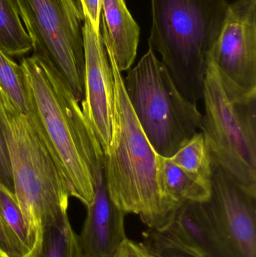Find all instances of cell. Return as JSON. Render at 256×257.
<instances>
[{
    "label": "cell",
    "instance_id": "cell-24",
    "mask_svg": "<svg viewBox=\"0 0 256 257\" xmlns=\"http://www.w3.org/2000/svg\"><path fill=\"white\" fill-rule=\"evenodd\" d=\"M0 257H3V256H2L1 255H0Z\"/></svg>",
    "mask_w": 256,
    "mask_h": 257
},
{
    "label": "cell",
    "instance_id": "cell-1",
    "mask_svg": "<svg viewBox=\"0 0 256 257\" xmlns=\"http://www.w3.org/2000/svg\"><path fill=\"white\" fill-rule=\"evenodd\" d=\"M21 66L28 99L27 115L66 177L71 196L93 202L95 177L105 165L102 146L69 86L36 56Z\"/></svg>",
    "mask_w": 256,
    "mask_h": 257
},
{
    "label": "cell",
    "instance_id": "cell-4",
    "mask_svg": "<svg viewBox=\"0 0 256 257\" xmlns=\"http://www.w3.org/2000/svg\"><path fill=\"white\" fill-rule=\"evenodd\" d=\"M149 49L158 52L185 97L202 99L210 52L228 11L226 0H151Z\"/></svg>",
    "mask_w": 256,
    "mask_h": 257
},
{
    "label": "cell",
    "instance_id": "cell-17",
    "mask_svg": "<svg viewBox=\"0 0 256 257\" xmlns=\"http://www.w3.org/2000/svg\"><path fill=\"white\" fill-rule=\"evenodd\" d=\"M170 159L186 172L205 182L211 183V157L201 132L195 133Z\"/></svg>",
    "mask_w": 256,
    "mask_h": 257
},
{
    "label": "cell",
    "instance_id": "cell-23",
    "mask_svg": "<svg viewBox=\"0 0 256 257\" xmlns=\"http://www.w3.org/2000/svg\"><path fill=\"white\" fill-rule=\"evenodd\" d=\"M150 253L152 257H194L192 255L174 249H166Z\"/></svg>",
    "mask_w": 256,
    "mask_h": 257
},
{
    "label": "cell",
    "instance_id": "cell-12",
    "mask_svg": "<svg viewBox=\"0 0 256 257\" xmlns=\"http://www.w3.org/2000/svg\"><path fill=\"white\" fill-rule=\"evenodd\" d=\"M100 32L119 71L122 73L129 70L136 58L141 30L127 9L126 0H102Z\"/></svg>",
    "mask_w": 256,
    "mask_h": 257
},
{
    "label": "cell",
    "instance_id": "cell-19",
    "mask_svg": "<svg viewBox=\"0 0 256 257\" xmlns=\"http://www.w3.org/2000/svg\"><path fill=\"white\" fill-rule=\"evenodd\" d=\"M84 18L88 20L93 30L100 33L102 0H78Z\"/></svg>",
    "mask_w": 256,
    "mask_h": 257
},
{
    "label": "cell",
    "instance_id": "cell-3",
    "mask_svg": "<svg viewBox=\"0 0 256 257\" xmlns=\"http://www.w3.org/2000/svg\"><path fill=\"white\" fill-rule=\"evenodd\" d=\"M0 130L9 153L14 193L38 254L45 226L69 217V184L28 116L15 108L1 88Z\"/></svg>",
    "mask_w": 256,
    "mask_h": 257
},
{
    "label": "cell",
    "instance_id": "cell-13",
    "mask_svg": "<svg viewBox=\"0 0 256 257\" xmlns=\"http://www.w3.org/2000/svg\"><path fill=\"white\" fill-rule=\"evenodd\" d=\"M160 181L165 194L177 207L184 202H205L211 194V183L186 172L170 158L159 155Z\"/></svg>",
    "mask_w": 256,
    "mask_h": 257
},
{
    "label": "cell",
    "instance_id": "cell-14",
    "mask_svg": "<svg viewBox=\"0 0 256 257\" xmlns=\"http://www.w3.org/2000/svg\"><path fill=\"white\" fill-rule=\"evenodd\" d=\"M0 217L3 226L21 257H36L37 249L13 192L0 184Z\"/></svg>",
    "mask_w": 256,
    "mask_h": 257
},
{
    "label": "cell",
    "instance_id": "cell-21",
    "mask_svg": "<svg viewBox=\"0 0 256 257\" xmlns=\"http://www.w3.org/2000/svg\"><path fill=\"white\" fill-rule=\"evenodd\" d=\"M112 257H152V254L144 244L126 238Z\"/></svg>",
    "mask_w": 256,
    "mask_h": 257
},
{
    "label": "cell",
    "instance_id": "cell-15",
    "mask_svg": "<svg viewBox=\"0 0 256 257\" xmlns=\"http://www.w3.org/2000/svg\"><path fill=\"white\" fill-rule=\"evenodd\" d=\"M33 50L32 40L11 0H0V51L11 57Z\"/></svg>",
    "mask_w": 256,
    "mask_h": 257
},
{
    "label": "cell",
    "instance_id": "cell-8",
    "mask_svg": "<svg viewBox=\"0 0 256 257\" xmlns=\"http://www.w3.org/2000/svg\"><path fill=\"white\" fill-rule=\"evenodd\" d=\"M210 182L211 194L205 203L213 257H256V191L213 160Z\"/></svg>",
    "mask_w": 256,
    "mask_h": 257
},
{
    "label": "cell",
    "instance_id": "cell-2",
    "mask_svg": "<svg viewBox=\"0 0 256 257\" xmlns=\"http://www.w3.org/2000/svg\"><path fill=\"white\" fill-rule=\"evenodd\" d=\"M105 47L114 81L111 142L105 154L108 192L111 200L125 214H137L149 229L162 230L172 221L179 207L164 191L159 154L137 120L111 50Z\"/></svg>",
    "mask_w": 256,
    "mask_h": 257
},
{
    "label": "cell",
    "instance_id": "cell-5",
    "mask_svg": "<svg viewBox=\"0 0 256 257\" xmlns=\"http://www.w3.org/2000/svg\"><path fill=\"white\" fill-rule=\"evenodd\" d=\"M202 99L201 132L212 160L256 191V89L239 87L209 59Z\"/></svg>",
    "mask_w": 256,
    "mask_h": 257
},
{
    "label": "cell",
    "instance_id": "cell-11",
    "mask_svg": "<svg viewBox=\"0 0 256 257\" xmlns=\"http://www.w3.org/2000/svg\"><path fill=\"white\" fill-rule=\"evenodd\" d=\"M79 238L82 257H112L127 237L125 230L126 214L111 200L107 187L105 165L95 177L93 202Z\"/></svg>",
    "mask_w": 256,
    "mask_h": 257
},
{
    "label": "cell",
    "instance_id": "cell-9",
    "mask_svg": "<svg viewBox=\"0 0 256 257\" xmlns=\"http://www.w3.org/2000/svg\"><path fill=\"white\" fill-rule=\"evenodd\" d=\"M209 59L239 87L256 89V0H236L228 5Z\"/></svg>",
    "mask_w": 256,
    "mask_h": 257
},
{
    "label": "cell",
    "instance_id": "cell-10",
    "mask_svg": "<svg viewBox=\"0 0 256 257\" xmlns=\"http://www.w3.org/2000/svg\"><path fill=\"white\" fill-rule=\"evenodd\" d=\"M83 40L85 70L81 107L105 154L109 148L112 130L114 75L101 32L96 33L86 18L83 24Z\"/></svg>",
    "mask_w": 256,
    "mask_h": 257
},
{
    "label": "cell",
    "instance_id": "cell-7",
    "mask_svg": "<svg viewBox=\"0 0 256 257\" xmlns=\"http://www.w3.org/2000/svg\"><path fill=\"white\" fill-rule=\"evenodd\" d=\"M25 24L33 55L48 63L78 102L84 96L82 12L75 0H11Z\"/></svg>",
    "mask_w": 256,
    "mask_h": 257
},
{
    "label": "cell",
    "instance_id": "cell-16",
    "mask_svg": "<svg viewBox=\"0 0 256 257\" xmlns=\"http://www.w3.org/2000/svg\"><path fill=\"white\" fill-rule=\"evenodd\" d=\"M36 257H82L78 235L69 217L45 226Z\"/></svg>",
    "mask_w": 256,
    "mask_h": 257
},
{
    "label": "cell",
    "instance_id": "cell-22",
    "mask_svg": "<svg viewBox=\"0 0 256 257\" xmlns=\"http://www.w3.org/2000/svg\"><path fill=\"white\" fill-rule=\"evenodd\" d=\"M0 255L3 257H21L11 242L0 217Z\"/></svg>",
    "mask_w": 256,
    "mask_h": 257
},
{
    "label": "cell",
    "instance_id": "cell-18",
    "mask_svg": "<svg viewBox=\"0 0 256 257\" xmlns=\"http://www.w3.org/2000/svg\"><path fill=\"white\" fill-rule=\"evenodd\" d=\"M0 88L21 112L28 111L27 86L21 64L0 51Z\"/></svg>",
    "mask_w": 256,
    "mask_h": 257
},
{
    "label": "cell",
    "instance_id": "cell-6",
    "mask_svg": "<svg viewBox=\"0 0 256 257\" xmlns=\"http://www.w3.org/2000/svg\"><path fill=\"white\" fill-rule=\"evenodd\" d=\"M123 84L140 126L161 157L171 158L201 131L197 103L185 97L151 49L129 69Z\"/></svg>",
    "mask_w": 256,
    "mask_h": 257
},
{
    "label": "cell",
    "instance_id": "cell-20",
    "mask_svg": "<svg viewBox=\"0 0 256 257\" xmlns=\"http://www.w3.org/2000/svg\"><path fill=\"white\" fill-rule=\"evenodd\" d=\"M0 184L14 193L13 177L9 153L3 133L0 130Z\"/></svg>",
    "mask_w": 256,
    "mask_h": 257
}]
</instances>
